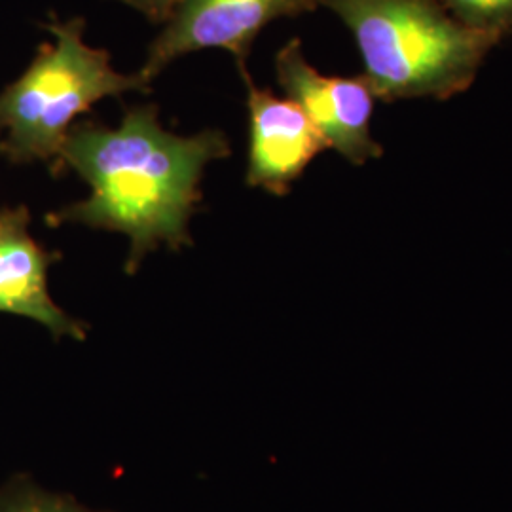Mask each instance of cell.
<instances>
[{
  "label": "cell",
  "instance_id": "1",
  "mask_svg": "<svg viewBox=\"0 0 512 512\" xmlns=\"http://www.w3.org/2000/svg\"><path fill=\"white\" fill-rule=\"evenodd\" d=\"M230 156L228 137L205 129L181 137L160 124L154 105L126 110L118 128L78 122L61 152V173L73 169L90 186V196L46 217L48 226L82 224L129 239L126 272L167 245H192L190 219L202 202L205 167Z\"/></svg>",
  "mask_w": 512,
  "mask_h": 512
},
{
  "label": "cell",
  "instance_id": "2",
  "mask_svg": "<svg viewBox=\"0 0 512 512\" xmlns=\"http://www.w3.org/2000/svg\"><path fill=\"white\" fill-rule=\"evenodd\" d=\"M351 31L376 99L446 101L465 93L499 44L439 0H317Z\"/></svg>",
  "mask_w": 512,
  "mask_h": 512
},
{
  "label": "cell",
  "instance_id": "3",
  "mask_svg": "<svg viewBox=\"0 0 512 512\" xmlns=\"http://www.w3.org/2000/svg\"><path fill=\"white\" fill-rule=\"evenodd\" d=\"M54 42L40 44L16 82L0 92V154L12 164L44 162L61 175V152L74 120L95 103L128 92H148L143 74L112 69L107 50L84 40L82 18L44 25Z\"/></svg>",
  "mask_w": 512,
  "mask_h": 512
},
{
  "label": "cell",
  "instance_id": "4",
  "mask_svg": "<svg viewBox=\"0 0 512 512\" xmlns=\"http://www.w3.org/2000/svg\"><path fill=\"white\" fill-rule=\"evenodd\" d=\"M317 6V0H179L164 31L150 44L139 73L150 84L175 59L220 48L234 55L245 78L247 59L262 29L275 19L296 18Z\"/></svg>",
  "mask_w": 512,
  "mask_h": 512
},
{
  "label": "cell",
  "instance_id": "5",
  "mask_svg": "<svg viewBox=\"0 0 512 512\" xmlns=\"http://www.w3.org/2000/svg\"><path fill=\"white\" fill-rule=\"evenodd\" d=\"M277 82L313 126L349 164L363 165L384 156V148L370 133L376 95L365 76H325L311 67L302 42L293 38L275 57Z\"/></svg>",
  "mask_w": 512,
  "mask_h": 512
},
{
  "label": "cell",
  "instance_id": "6",
  "mask_svg": "<svg viewBox=\"0 0 512 512\" xmlns=\"http://www.w3.org/2000/svg\"><path fill=\"white\" fill-rule=\"evenodd\" d=\"M249 107V162L245 181L274 196H285L306 167L329 148L308 114L289 97L256 88L247 74Z\"/></svg>",
  "mask_w": 512,
  "mask_h": 512
},
{
  "label": "cell",
  "instance_id": "7",
  "mask_svg": "<svg viewBox=\"0 0 512 512\" xmlns=\"http://www.w3.org/2000/svg\"><path fill=\"white\" fill-rule=\"evenodd\" d=\"M29 224L25 205L0 209V313L27 317L55 338L69 336L82 342L86 327L61 310L48 291V268L61 255L37 243Z\"/></svg>",
  "mask_w": 512,
  "mask_h": 512
},
{
  "label": "cell",
  "instance_id": "8",
  "mask_svg": "<svg viewBox=\"0 0 512 512\" xmlns=\"http://www.w3.org/2000/svg\"><path fill=\"white\" fill-rule=\"evenodd\" d=\"M465 27L501 42L512 37V0H439Z\"/></svg>",
  "mask_w": 512,
  "mask_h": 512
},
{
  "label": "cell",
  "instance_id": "9",
  "mask_svg": "<svg viewBox=\"0 0 512 512\" xmlns=\"http://www.w3.org/2000/svg\"><path fill=\"white\" fill-rule=\"evenodd\" d=\"M0 512H78L48 497H19L0 507Z\"/></svg>",
  "mask_w": 512,
  "mask_h": 512
},
{
  "label": "cell",
  "instance_id": "10",
  "mask_svg": "<svg viewBox=\"0 0 512 512\" xmlns=\"http://www.w3.org/2000/svg\"><path fill=\"white\" fill-rule=\"evenodd\" d=\"M118 2L128 4L129 8L141 12L152 23H165L171 18L179 0H118Z\"/></svg>",
  "mask_w": 512,
  "mask_h": 512
}]
</instances>
